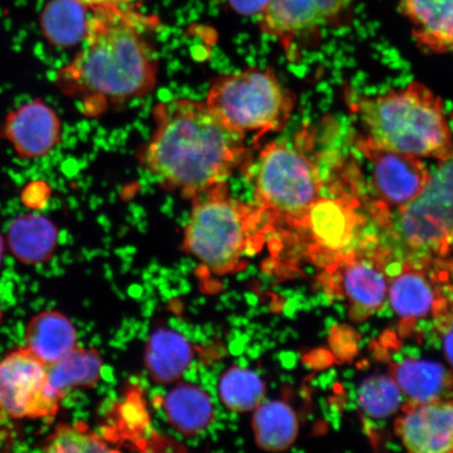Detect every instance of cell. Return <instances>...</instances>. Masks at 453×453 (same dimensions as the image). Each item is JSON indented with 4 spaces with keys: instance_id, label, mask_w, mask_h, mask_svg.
Returning <instances> with one entry per match:
<instances>
[{
    "instance_id": "obj_1",
    "label": "cell",
    "mask_w": 453,
    "mask_h": 453,
    "mask_svg": "<svg viewBox=\"0 0 453 453\" xmlns=\"http://www.w3.org/2000/svg\"><path fill=\"white\" fill-rule=\"evenodd\" d=\"M154 121L141 160L158 183L186 198L226 183L246 160V134L228 126L206 102H161Z\"/></svg>"
},
{
    "instance_id": "obj_2",
    "label": "cell",
    "mask_w": 453,
    "mask_h": 453,
    "mask_svg": "<svg viewBox=\"0 0 453 453\" xmlns=\"http://www.w3.org/2000/svg\"><path fill=\"white\" fill-rule=\"evenodd\" d=\"M83 47L56 73L62 93L81 101L87 115L150 94L156 88L158 62L147 42L146 17L127 8L94 10Z\"/></svg>"
},
{
    "instance_id": "obj_3",
    "label": "cell",
    "mask_w": 453,
    "mask_h": 453,
    "mask_svg": "<svg viewBox=\"0 0 453 453\" xmlns=\"http://www.w3.org/2000/svg\"><path fill=\"white\" fill-rule=\"evenodd\" d=\"M353 110L365 135L383 149L439 162L451 154L453 130L443 102L422 83L358 98Z\"/></svg>"
},
{
    "instance_id": "obj_4",
    "label": "cell",
    "mask_w": 453,
    "mask_h": 453,
    "mask_svg": "<svg viewBox=\"0 0 453 453\" xmlns=\"http://www.w3.org/2000/svg\"><path fill=\"white\" fill-rule=\"evenodd\" d=\"M191 200L184 250L214 275L236 273L270 231L262 209L232 196L226 182Z\"/></svg>"
},
{
    "instance_id": "obj_5",
    "label": "cell",
    "mask_w": 453,
    "mask_h": 453,
    "mask_svg": "<svg viewBox=\"0 0 453 453\" xmlns=\"http://www.w3.org/2000/svg\"><path fill=\"white\" fill-rule=\"evenodd\" d=\"M255 203L270 230L277 224L303 226L311 209L325 197L320 168L307 152V140L274 141L260 150L248 167Z\"/></svg>"
},
{
    "instance_id": "obj_6",
    "label": "cell",
    "mask_w": 453,
    "mask_h": 453,
    "mask_svg": "<svg viewBox=\"0 0 453 453\" xmlns=\"http://www.w3.org/2000/svg\"><path fill=\"white\" fill-rule=\"evenodd\" d=\"M205 102L231 127L260 135L285 127L296 105L293 95L270 69H248L218 78Z\"/></svg>"
},
{
    "instance_id": "obj_7",
    "label": "cell",
    "mask_w": 453,
    "mask_h": 453,
    "mask_svg": "<svg viewBox=\"0 0 453 453\" xmlns=\"http://www.w3.org/2000/svg\"><path fill=\"white\" fill-rule=\"evenodd\" d=\"M450 124L453 130V119ZM384 220L393 239L411 251L444 252L453 247V150L421 194Z\"/></svg>"
},
{
    "instance_id": "obj_8",
    "label": "cell",
    "mask_w": 453,
    "mask_h": 453,
    "mask_svg": "<svg viewBox=\"0 0 453 453\" xmlns=\"http://www.w3.org/2000/svg\"><path fill=\"white\" fill-rule=\"evenodd\" d=\"M61 400L50 388L48 365L26 348L0 359V412L15 420L53 418Z\"/></svg>"
},
{
    "instance_id": "obj_9",
    "label": "cell",
    "mask_w": 453,
    "mask_h": 453,
    "mask_svg": "<svg viewBox=\"0 0 453 453\" xmlns=\"http://www.w3.org/2000/svg\"><path fill=\"white\" fill-rule=\"evenodd\" d=\"M353 0H269L260 14V31L279 41L285 49L319 36L340 24L352 10Z\"/></svg>"
},
{
    "instance_id": "obj_10",
    "label": "cell",
    "mask_w": 453,
    "mask_h": 453,
    "mask_svg": "<svg viewBox=\"0 0 453 453\" xmlns=\"http://www.w3.org/2000/svg\"><path fill=\"white\" fill-rule=\"evenodd\" d=\"M355 145L371 167L379 205L388 211L415 200L432 177L421 157L383 149L365 134L356 139Z\"/></svg>"
},
{
    "instance_id": "obj_11",
    "label": "cell",
    "mask_w": 453,
    "mask_h": 453,
    "mask_svg": "<svg viewBox=\"0 0 453 453\" xmlns=\"http://www.w3.org/2000/svg\"><path fill=\"white\" fill-rule=\"evenodd\" d=\"M61 121L42 99H34L10 111L0 134L25 160L47 157L61 141Z\"/></svg>"
},
{
    "instance_id": "obj_12",
    "label": "cell",
    "mask_w": 453,
    "mask_h": 453,
    "mask_svg": "<svg viewBox=\"0 0 453 453\" xmlns=\"http://www.w3.org/2000/svg\"><path fill=\"white\" fill-rule=\"evenodd\" d=\"M395 424L405 449L415 453L453 452V401L406 404Z\"/></svg>"
},
{
    "instance_id": "obj_13",
    "label": "cell",
    "mask_w": 453,
    "mask_h": 453,
    "mask_svg": "<svg viewBox=\"0 0 453 453\" xmlns=\"http://www.w3.org/2000/svg\"><path fill=\"white\" fill-rule=\"evenodd\" d=\"M412 36L429 54L453 50V0H398Z\"/></svg>"
},
{
    "instance_id": "obj_14",
    "label": "cell",
    "mask_w": 453,
    "mask_h": 453,
    "mask_svg": "<svg viewBox=\"0 0 453 453\" xmlns=\"http://www.w3.org/2000/svg\"><path fill=\"white\" fill-rule=\"evenodd\" d=\"M389 375L411 405L453 401V373L439 362L406 359L390 367Z\"/></svg>"
},
{
    "instance_id": "obj_15",
    "label": "cell",
    "mask_w": 453,
    "mask_h": 453,
    "mask_svg": "<svg viewBox=\"0 0 453 453\" xmlns=\"http://www.w3.org/2000/svg\"><path fill=\"white\" fill-rule=\"evenodd\" d=\"M356 195L349 197H322L311 209L303 229L310 231L311 237L327 251H342L353 241L358 215L355 211Z\"/></svg>"
},
{
    "instance_id": "obj_16",
    "label": "cell",
    "mask_w": 453,
    "mask_h": 453,
    "mask_svg": "<svg viewBox=\"0 0 453 453\" xmlns=\"http://www.w3.org/2000/svg\"><path fill=\"white\" fill-rule=\"evenodd\" d=\"M194 354V348L182 334L161 327L147 342L144 364L156 383L172 384L182 378Z\"/></svg>"
},
{
    "instance_id": "obj_17",
    "label": "cell",
    "mask_w": 453,
    "mask_h": 453,
    "mask_svg": "<svg viewBox=\"0 0 453 453\" xmlns=\"http://www.w3.org/2000/svg\"><path fill=\"white\" fill-rule=\"evenodd\" d=\"M7 241L10 251L21 263L43 264L53 257L58 243V229L44 215L27 213L11 223Z\"/></svg>"
},
{
    "instance_id": "obj_18",
    "label": "cell",
    "mask_w": 453,
    "mask_h": 453,
    "mask_svg": "<svg viewBox=\"0 0 453 453\" xmlns=\"http://www.w3.org/2000/svg\"><path fill=\"white\" fill-rule=\"evenodd\" d=\"M27 349L50 365L77 348V331L65 314L45 311L28 322Z\"/></svg>"
},
{
    "instance_id": "obj_19",
    "label": "cell",
    "mask_w": 453,
    "mask_h": 453,
    "mask_svg": "<svg viewBox=\"0 0 453 453\" xmlns=\"http://www.w3.org/2000/svg\"><path fill=\"white\" fill-rule=\"evenodd\" d=\"M163 410L173 429L188 438L205 432L214 418L211 396L195 384L180 383L170 390Z\"/></svg>"
},
{
    "instance_id": "obj_20",
    "label": "cell",
    "mask_w": 453,
    "mask_h": 453,
    "mask_svg": "<svg viewBox=\"0 0 453 453\" xmlns=\"http://www.w3.org/2000/svg\"><path fill=\"white\" fill-rule=\"evenodd\" d=\"M345 296L353 305L355 315L364 319L382 308L388 285L384 272L368 260H349L342 273Z\"/></svg>"
},
{
    "instance_id": "obj_21",
    "label": "cell",
    "mask_w": 453,
    "mask_h": 453,
    "mask_svg": "<svg viewBox=\"0 0 453 453\" xmlns=\"http://www.w3.org/2000/svg\"><path fill=\"white\" fill-rule=\"evenodd\" d=\"M390 305L395 314L405 321L424 319L437 311L440 299L426 273L418 269H405L390 282Z\"/></svg>"
},
{
    "instance_id": "obj_22",
    "label": "cell",
    "mask_w": 453,
    "mask_h": 453,
    "mask_svg": "<svg viewBox=\"0 0 453 453\" xmlns=\"http://www.w3.org/2000/svg\"><path fill=\"white\" fill-rule=\"evenodd\" d=\"M253 411L252 427L259 449L271 452L290 449L298 434L292 407L279 400L263 401Z\"/></svg>"
},
{
    "instance_id": "obj_23",
    "label": "cell",
    "mask_w": 453,
    "mask_h": 453,
    "mask_svg": "<svg viewBox=\"0 0 453 453\" xmlns=\"http://www.w3.org/2000/svg\"><path fill=\"white\" fill-rule=\"evenodd\" d=\"M102 361L97 350L76 348L48 365L50 388L61 401L78 388H93L101 379Z\"/></svg>"
},
{
    "instance_id": "obj_24",
    "label": "cell",
    "mask_w": 453,
    "mask_h": 453,
    "mask_svg": "<svg viewBox=\"0 0 453 453\" xmlns=\"http://www.w3.org/2000/svg\"><path fill=\"white\" fill-rule=\"evenodd\" d=\"M87 7L77 0H50L41 16L43 36L56 48L75 47L87 35Z\"/></svg>"
},
{
    "instance_id": "obj_25",
    "label": "cell",
    "mask_w": 453,
    "mask_h": 453,
    "mask_svg": "<svg viewBox=\"0 0 453 453\" xmlns=\"http://www.w3.org/2000/svg\"><path fill=\"white\" fill-rule=\"evenodd\" d=\"M219 395L226 410L237 413L250 412L264 401L265 384L257 372L234 366L220 377Z\"/></svg>"
},
{
    "instance_id": "obj_26",
    "label": "cell",
    "mask_w": 453,
    "mask_h": 453,
    "mask_svg": "<svg viewBox=\"0 0 453 453\" xmlns=\"http://www.w3.org/2000/svg\"><path fill=\"white\" fill-rule=\"evenodd\" d=\"M358 401L362 411L368 416L384 418L399 410L402 393L390 375H373L361 382Z\"/></svg>"
},
{
    "instance_id": "obj_27",
    "label": "cell",
    "mask_w": 453,
    "mask_h": 453,
    "mask_svg": "<svg viewBox=\"0 0 453 453\" xmlns=\"http://www.w3.org/2000/svg\"><path fill=\"white\" fill-rule=\"evenodd\" d=\"M42 450L59 453L116 452L83 423L62 424L44 440Z\"/></svg>"
},
{
    "instance_id": "obj_28",
    "label": "cell",
    "mask_w": 453,
    "mask_h": 453,
    "mask_svg": "<svg viewBox=\"0 0 453 453\" xmlns=\"http://www.w3.org/2000/svg\"><path fill=\"white\" fill-rule=\"evenodd\" d=\"M52 189L44 180H33L21 191V202L31 211H42L49 203Z\"/></svg>"
},
{
    "instance_id": "obj_29",
    "label": "cell",
    "mask_w": 453,
    "mask_h": 453,
    "mask_svg": "<svg viewBox=\"0 0 453 453\" xmlns=\"http://www.w3.org/2000/svg\"><path fill=\"white\" fill-rule=\"evenodd\" d=\"M268 3L269 0H228L232 10L242 16H259Z\"/></svg>"
},
{
    "instance_id": "obj_30",
    "label": "cell",
    "mask_w": 453,
    "mask_h": 453,
    "mask_svg": "<svg viewBox=\"0 0 453 453\" xmlns=\"http://www.w3.org/2000/svg\"><path fill=\"white\" fill-rule=\"evenodd\" d=\"M88 9L100 10V9H116L127 8L130 0H77Z\"/></svg>"
},
{
    "instance_id": "obj_31",
    "label": "cell",
    "mask_w": 453,
    "mask_h": 453,
    "mask_svg": "<svg viewBox=\"0 0 453 453\" xmlns=\"http://www.w3.org/2000/svg\"><path fill=\"white\" fill-rule=\"evenodd\" d=\"M443 347L447 361L453 367V322L447 326L444 337H443Z\"/></svg>"
},
{
    "instance_id": "obj_32",
    "label": "cell",
    "mask_w": 453,
    "mask_h": 453,
    "mask_svg": "<svg viewBox=\"0 0 453 453\" xmlns=\"http://www.w3.org/2000/svg\"><path fill=\"white\" fill-rule=\"evenodd\" d=\"M4 251V242L2 234H0V265H2Z\"/></svg>"
},
{
    "instance_id": "obj_33",
    "label": "cell",
    "mask_w": 453,
    "mask_h": 453,
    "mask_svg": "<svg viewBox=\"0 0 453 453\" xmlns=\"http://www.w3.org/2000/svg\"><path fill=\"white\" fill-rule=\"evenodd\" d=\"M0 320H2V311H0Z\"/></svg>"
}]
</instances>
